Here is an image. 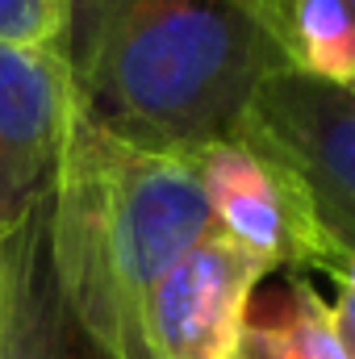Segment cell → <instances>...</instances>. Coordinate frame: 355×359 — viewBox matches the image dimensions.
I'll return each mask as SVG.
<instances>
[{
    "mask_svg": "<svg viewBox=\"0 0 355 359\" xmlns=\"http://www.w3.org/2000/svg\"><path fill=\"white\" fill-rule=\"evenodd\" d=\"M293 0H67L59 55L109 134L201 159L239 138L267 80L293 72Z\"/></svg>",
    "mask_w": 355,
    "mask_h": 359,
    "instance_id": "obj_1",
    "label": "cell"
},
{
    "mask_svg": "<svg viewBox=\"0 0 355 359\" xmlns=\"http://www.w3.org/2000/svg\"><path fill=\"white\" fill-rule=\"evenodd\" d=\"M217 230L196 159L134 147L80 109L51 188V259L59 288L109 359H151V288Z\"/></svg>",
    "mask_w": 355,
    "mask_h": 359,
    "instance_id": "obj_2",
    "label": "cell"
},
{
    "mask_svg": "<svg viewBox=\"0 0 355 359\" xmlns=\"http://www.w3.org/2000/svg\"><path fill=\"white\" fill-rule=\"evenodd\" d=\"M205 205L226 238L264 259L272 271L305 276L339 264V247L326 234L301 176L251 138H230L196 159Z\"/></svg>",
    "mask_w": 355,
    "mask_h": 359,
    "instance_id": "obj_3",
    "label": "cell"
},
{
    "mask_svg": "<svg viewBox=\"0 0 355 359\" xmlns=\"http://www.w3.org/2000/svg\"><path fill=\"white\" fill-rule=\"evenodd\" d=\"M239 138L284 159L314 196L339 255L355 251V92L284 72L255 96Z\"/></svg>",
    "mask_w": 355,
    "mask_h": 359,
    "instance_id": "obj_4",
    "label": "cell"
},
{
    "mask_svg": "<svg viewBox=\"0 0 355 359\" xmlns=\"http://www.w3.org/2000/svg\"><path fill=\"white\" fill-rule=\"evenodd\" d=\"M267 264L222 230H209L168 271L142 309V343L151 359H239L251 292Z\"/></svg>",
    "mask_w": 355,
    "mask_h": 359,
    "instance_id": "obj_5",
    "label": "cell"
},
{
    "mask_svg": "<svg viewBox=\"0 0 355 359\" xmlns=\"http://www.w3.org/2000/svg\"><path fill=\"white\" fill-rule=\"evenodd\" d=\"M76 113V80L59 50L0 46V230L51 196Z\"/></svg>",
    "mask_w": 355,
    "mask_h": 359,
    "instance_id": "obj_6",
    "label": "cell"
},
{
    "mask_svg": "<svg viewBox=\"0 0 355 359\" xmlns=\"http://www.w3.org/2000/svg\"><path fill=\"white\" fill-rule=\"evenodd\" d=\"M0 359H109L59 288L51 196L0 230Z\"/></svg>",
    "mask_w": 355,
    "mask_h": 359,
    "instance_id": "obj_7",
    "label": "cell"
},
{
    "mask_svg": "<svg viewBox=\"0 0 355 359\" xmlns=\"http://www.w3.org/2000/svg\"><path fill=\"white\" fill-rule=\"evenodd\" d=\"M267 313L247 322L239 359H347L330 305L305 276H288V297Z\"/></svg>",
    "mask_w": 355,
    "mask_h": 359,
    "instance_id": "obj_8",
    "label": "cell"
},
{
    "mask_svg": "<svg viewBox=\"0 0 355 359\" xmlns=\"http://www.w3.org/2000/svg\"><path fill=\"white\" fill-rule=\"evenodd\" d=\"M67 29V0H0V46L55 50Z\"/></svg>",
    "mask_w": 355,
    "mask_h": 359,
    "instance_id": "obj_9",
    "label": "cell"
},
{
    "mask_svg": "<svg viewBox=\"0 0 355 359\" xmlns=\"http://www.w3.org/2000/svg\"><path fill=\"white\" fill-rule=\"evenodd\" d=\"M335 313V326H339V339L347 347V359H355V297L351 292H339V301L330 305Z\"/></svg>",
    "mask_w": 355,
    "mask_h": 359,
    "instance_id": "obj_10",
    "label": "cell"
},
{
    "mask_svg": "<svg viewBox=\"0 0 355 359\" xmlns=\"http://www.w3.org/2000/svg\"><path fill=\"white\" fill-rule=\"evenodd\" d=\"M330 280L339 284V292H351L355 297V251H343L339 264L330 268Z\"/></svg>",
    "mask_w": 355,
    "mask_h": 359,
    "instance_id": "obj_11",
    "label": "cell"
},
{
    "mask_svg": "<svg viewBox=\"0 0 355 359\" xmlns=\"http://www.w3.org/2000/svg\"><path fill=\"white\" fill-rule=\"evenodd\" d=\"M347 4H351V13H355V0H347Z\"/></svg>",
    "mask_w": 355,
    "mask_h": 359,
    "instance_id": "obj_12",
    "label": "cell"
},
{
    "mask_svg": "<svg viewBox=\"0 0 355 359\" xmlns=\"http://www.w3.org/2000/svg\"><path fill=\"white\" fill-rule=\"evenodd\" d=\"M351 92H355V88H351Z\"/></svg>",
    "mask_w": 355,
    "mask_h": 359,
    "instance_id": "obj_13",
    "label": "cell"
}]
</instances>
